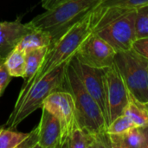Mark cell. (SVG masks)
I'll use <instances>...</instances> for the list:
<instances>
[{"mask_svg":"<svg viewBox=\"0 0 148 148\" xmlns=\"http://www.w3.org/2000/svg\"><path fill=\"white\" fill-rule=\"evenodd\" d=\"M68 0H42V6L44 10H51Z\"/></svg>","mask_w":148,"mask_h":148,"instance_id":"cb8c5ba5","label":"cell"},{"mask_svg":"<svg viewBox=\"0 0 148 148\" xmlns=\"http://www.w3.org/2000/svg\"><path fill=\"white\" fill-rule=\"evenodd\" d=\"M69 62L74 68L87 92L101 108L107 121L105 69L90 67L81 62L75 56L71 58Z\"/></svg>","mask_w":148,"mask_h":148,"instance_id":"30bf717a","label":"cell"},{"mask_svg":"<svg viewBox=\"0 0 148 148\" xmlns=\"http://www.w3.org/2000/svg\"><path fill=\"white\" fill-rule=\"evenodd\" d=\"M101 0H68L37 15L28 23L32 28L48 32L52 41L57 40L73 24L95 9Z\"/></svg>","mask_w":148,"mask_h":148,"instance_id":"3957f363","label":"cell"},{"mask_svg":"<svg viewBox=\"0 0 148 148\" xmlns=\"http://www.w3.org/2000/svg\"><path fill=\"white\" fill-rule=\"evenodd\" d=\"M116 53L111 44L94 33L84 41L74 56L90 67L106 69L114 63Z\"/></svg>","mask_w":148,"mask_h":148,"instance_id":"9c48e42d","label":"cell"},{"mask_svg":"<svg viewBox=\"0 0 148 148\" xmlns=\"http://www.w3.org/2000/svg\"><path fill=\"white\" fill-rule=\"evenodd\" d=\"M49 50L48 46L33 49L25 52V69L23 75V83L29 81L38 71L45 60Z\"/></svg>","mask_w":148,"mask_h":148,"instance_id":"5bb4252c","label":"cell"},{"mask_svg":"<svg viewBox=\"0 0 148 148\" xmlns=\"http://www.w3.org/2000/svg\"><path fill=\"white\" fill-rule=\"evenodd\" d=\"M147 4L148 0H101L98 6L122 10H136Z\"/></svg>","mask_w":148,"mask_h":148,"instance_id":"ffe728a7","label":"cell"},{"mask_svg":"<svg viewBox=\"0 0 148 148\" xmlns=\"http://www.w3.org/2000/svg\"><path fill=\"white\" fill-rule=\"evenodd\" d=\"M132 49L148 62V37L136 39Z\"/></svg>","mask_w":148,"mask_h":148,"instance_id":"7402d4cb","label":"cell"},{"mask_svg":"<svg viewBox=\"0 0 148 148\" xmlns=\"http://www.w3.org/2000/svg\"><path fill=\"white\" fill-rule=\"evenodd\" d=\"M65 90L74 98L79 126L95 139L98 147H111L106 118L97 102L83 87L69 62L65 70Z\"/></svg>","mask_w":148,"mask_h":148,"instance_id":"6da1fadb","label":"cell"},{"mask_svg":"<svg viewBox=\"0 0 148 148\" xmlns=\"http://www.w3.org/2000/svg\"><path fill=\"white\" fill-rule=\"evenodd\" d=\"M42 107L58 119L62 131V148H65L72 132L79 126L72 95L66 90L56 91L44 100Z\"/></svg>","mask_w":148,"mask_h":148,"instance_id":"5b68a950","label":"cell"},{"mask_svg":"<svg viewBox=\"0 0 148 148\" xmlns=\"http://www.w3.org/2000/svg\"><path fill=\"white\" fill-rule=\"evenodd\" d=\"M124 114L127 115L137 127L148 126V107L137 101L132 95L124 110Z\"/></svg>","mask_w":148,"mask_h":148,"instance_id":"2e32d148","label":"cell"},{"mask_svg":"<svg viewBox=\"0 0 148 148\" xmlns=\"http://www.w3.org/2000/svg\"><path fill=\"white\" fill-rule=\"evenodd\" d=\"M29 136V133L16 131L5 125L0 126V148H20V146Z\"/></svg>","mask_w":148,"mask_h":148,"instance_id":"e0dca14e","label":"cell"},{"mask_svg":"<svg viewBox=\"0 0 148 148\" xmlns=\"http://www.w3.org/2000/svg\"><path fill=\"white\" fill-rule=\"evenodd\" d=\"M67 63L57 67L36 82L22 98L16 100L14 108L4 124L5 127L16 128L34 111L41 108L44 100L50 94L56 91L65 90V70Z\"/></svg>","mask_w":148,"mask_h":148,"instance_id":"7a4b0ae2","label":"cell"},{"mask_svg":"<svg viewBox=\"0 0 148 148\" xmlns=\"http://www.w3.org/2000/svg\"><path fill=\"white\" fill-rule=\"evenodd\" d=\"M32 27L29 23H22L21 17L12 22H0V54L6 56L16 47L20 39L29 32Z\"/></svg>","mask_w":148,"mask_h":148,"instance_id":"8fae6325","label":"cell"},{"mask_svg":"<svg viewBox=\"0 0 148 148\" xmlns=\"http://www.w3.org/2000/svg\"><path fill=\"white\" fill-rule=\"evenodd\" d=\"M95 139L85 129L78 126L71 134L65 148H96Z\"/></svg>","mask_w":148,"mask_h":148,"instance_id":"ac0fdd59","label":"cell"},{"mask_svg":"<svg viewBox=\"0 0 148 148\" xmlns=\"http://www.w3.org/2000/svg\"><path fill=\"white\" fill-rule=\"evenodd\" d=\"M136 10H130L120 15L96 34L106 40L118 51H127L133 49L136 41L135 31Z\"/></svg>","mask_w":148,"mask_h":148,"instance_id":"8992f818","label":"cell"},{"mask_svg":"<svg viewBox=\"0 0 148 148\" xmlns=\"http://www.w3.org/2000/svg\"><path fill=\"white\" fill-rule=\"evenodd\" d=\"M136 37H148V4L136 9L135 14Z\"/></svg>","mask_w":148,"mask_h":148,"instance_id":"44dd1931","label":"cell"},{"mask_svg":"<svg viewBox=\"0 0 148 148\" xmlns=\"http://www.w3.org/2000/svg\"><path fill=\"white\" fill-rule=\"evenodd\" d=\"M3 64L12 77H22L25 69V52L13 49L4 58Z\"/></svg>","mask_w":148,"mask_h":148,"instance_id":"9a60e30c","label":"cell"},{"mask_svg":"<svg viewBox=\"0 0 148 148\" xmlns=\"http://www.w3.org/2000/svg\"><path fill=\"white\" fill-rule=\"evenodd\" d=\"M137 127L132 120L126 114H122L114 120L107 128V133L108 136L110 135H119L122 134L131 128Z\"/></svg>","mask_w":148,"mask_h":148,"instance_id":"d6986e66","label":"cell"},{"mask_svg":"<svg viewBox=\"0 0 148 148\" xmlns=\"http://www.w3.org/2000/svg\"><path fill=\"white\" fill-rule=\"evenodd\" d=\"M130 95L148 107V62L134 49L118 51L114 58Z\"/></svg>","mask_w":148,"mask_h":148,"instance_id":"277c9868","label":"cell"},{"mask_svg":"<svg viewBox=\"0 0 148 148\" xmlns=\"http://www.w3.org/2000/svg\"><path fill=\"white\" fill-rule=\"evenodd\" d=\"M112 148H148V126L134 127L119 135L109 136Z\"/></svg>","mask_w":148,"mask_h":148,"instance_id":"7c38bea8","label":"cell"},{"mask_svg":"<svg viewBox=\"0 0 148 148\" xmlns=\"http://www.w3.org/2000/svg\"><path fill=\"white\" fill-rule=\"evenodd\" d=\"M52 42V37L48 32L40 29L32 28L20 39L15 49L26 52L40 47H49Z\"/></svg>","mask_w":148,"mask_h":148,"instance_id":"4fadbf2b","label":"cell"},{"mask_svg":"<svg viewBox=\"0 0 148 148\" xmlns=\"http://www.w3.org/2000/svg\"><path fill=\"white\" fill-rule=\"evenodd\" d=\"M105 81L107 123L108 126L117 117L124 114L131 95L115 62L112 66L105 69Z\"/></svg>","mask_w":148,"mask_h":148,"instance_id":"52a82bcc","label":"cell"},{"mask_svg":"<svg viewBox=\"0 0 148 148\" xmlns=\"http://www.w3.org/2000/svg\"><path fill=\"white\" fill-rule=\"evenodd\" d=\"M3 61H4V58L1 56V54H0V64L1 63H3Z\"/></svg>","mask_w":148,"mask_h":148,"instance_id":"d4e9b609","label":"cell"},{"mask_svg":"<svg viewBox=\"0 0 148 148\" xmlns=\"http://www.w3.org/2000/svg\"><path fill=\"white\" fill-rule=\"evenodd\" d=\"M12 76L9 74L3 62L0 64V97L3 94L7 86L10 82Z\"/></svg>","mask_w":148,"mask_h":148,"instance_id":"603a6c76","label":"cell"},{"mask_svg":"<svg viewBox=\"0 0 148 148\" xmlns=\"http://www.w3.org/2000/svg\"><path fill=\"white\" fill-rule=\"evenodd\" d=\"M42 108L38 125L29 133L20 148H62V131L58 119L49 110Z\"/></svg>","mask_w":148,"mask_h":148,"instance_id":"ba28073f","label":"cell"}]
</instances>
